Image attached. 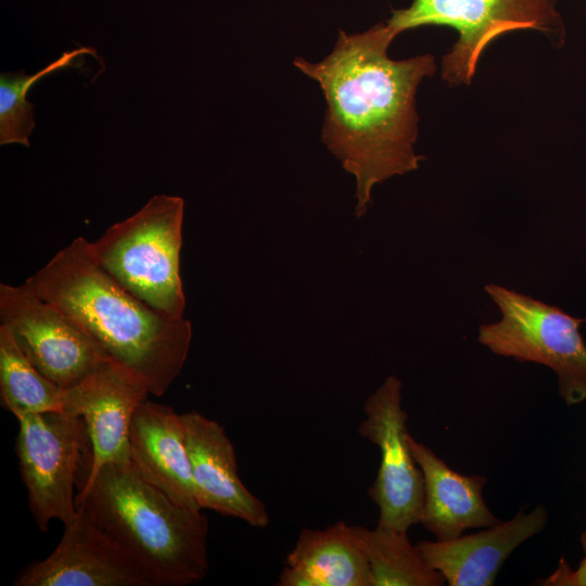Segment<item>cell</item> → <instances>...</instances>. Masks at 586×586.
Here are the masks:
<instances>
[{"label": "cell", "instance_id": "cell-1", "mask_svg": "<svg viewBox=\"0 0 586 586\" xmlns=\"http://www.w3.org/2000/svg\"><path fill=\"white\" fill-rule=\"evenodd\" d=\"M397 34L379 23L364 33H339L333 51L318 63L294 65L316 80L327 110L322 141L356 179L355 214L364 216L374 184L419 168L416 92L436 69L430 54L392 60Z\"/></svg>", "mask_w": 586, "mask_h": 586}, {"label": "cell", "instance_id": "cell-2", "mask_svg": "<svg viewBox=\"0 0 586 586\" xmlns=\"http://www.w3.org/2000/svg\"><path fill=\"white\" fill-rule=\"evenodd\" d=\"M25 282L141 377L150 394L164 395L180 374L191 322L165 317L124 289L98 264L86 238L74 239Z\"/></svg>", "mask_w": 586, "mask_h": 586}, {"label": "cell", "instance_id": "cell-3", "mask_svg": "<svg viewBox=\"0 0 586 586\" xmlns=\"http://www.w3.org/2000/svg\"><path fill=\"white\" fill-rule=\"evenodd\" d=\"M76 505L138 566L150 586H188L208 573L207 517L141 479L130 463L79 477Z\"/></svg>", "mask_w": 586, "mask_h": 586}, {"label": "cell", "instance_id": "cell-4", "mask_svg": "<svg viewBox=\"0 0 586 586\" xmlns=\"http://www.w3.org/2000/svg\"><path fill=\"white\" fill-rule=\"evenodd\" d=\"M184 200L152 196L90 242L98 264L124 289L170 319L184 318L180 276Z\"/></svg>", "mask_w": 586, "mask_h": 586}, {"label": "cell", "instance_id": "cell-5", "mask_svg": "<svg viewBox=\"0 0 586 586\" xmlns=\"http://www.w3.org/2000/svg\"><path fill=\"white\" fill-rule=\"evenodd\" d=\"M485 291L500 319L480 326L477 341L493 354L550 368L561 398L572 406L586 399V344L579 332L585 319L506 286Z\"/></svg>", "mask_w": 586, "mask_h": 586}, {"label": "cell", "instance_id": "cell-6", "mask_svg": "<svg viewBox=\"0 0 586 586\" xmlns=\"http://www.w3.org/2000/svg\"><path fill=\"white\" fill-rule=\"evenodd\" d=\"M387 25L398 35L425 25L455 28L459 39L443 58L442 77L469 84L484 48L497 36L518 29L562 35L556 0H413L394 11Z\"/></svg>", "mask_w": 586, "mask_h": 586}, {"label": "cell", "instance_id": "cell-7", "mask_svg": "<svg viewBox=\"0 0 586 586\" xmlns=\"http://www.w3.org/2000/svg\"><path fill=\"white\" fill-rule=\"evenodd\" d=\"M15 451L28 506L39 530L52 520L64 525L78 515L74 487L88 454L81 418L64 412H17Z\"/></svg>", "mask_w": 586, "mask_h": 586}, {"label": "cell", "instance_id": "cell-8", "mask_svg": "<svg viewBox=\"0 0 586 586\" xmlns=\"http://www.w3.org/2000/svg\"><path fill=\"white\" fill-rule=\"evenodd\" d=\"M402 388L397 377L384 380L364 405L366 418L358 425V434L380 450L378 474L368 489L379 509L377 525L408 532L420 522L424 483L409 445Z\"/></svg>", "mask_w": 586, "mask_h": 586}, {"label": "cell", "instance_id": "cell-9", "mask_svg": "<svg viewBox=\"0 0 586 586\" xmlns=\"http://www.w3.org/2000/svg\"><path fill=\"white\" fill-rule=\"evenodd\" d=\"M0 321L30 362L68 390L109 359L100 345L26 282L0 284Z\"/></svg>", "mask_w": 586, "mask_h": 586}, {"label": "cell", "instance_id": "cell-10", "mask_svg": "<svg viewBox=\"0 0 586 586\" xmlns=\"http://www.w3.org/2000/svg\"><path fill=\"white\" fill-rule=\"evenodd\" d=\"M149 394L141 377L112 358L64 390L62 412L81 418L88 437L89 449L80 476H91L109 463H130L131 420Z\"/></svg>", "mask_w": 586, "mask_h": 586}, {"label": "cell", "instance_id": "cell-11", "mask_svg": "<svg viewBox=\"0 0 586 586\" xmlns=\"http://www.w3.org/2000/svg\"><path fill=\"white\" fill-rule=\"evenodd\" d=\"M12 585L150 586L138 566L81 509L64 525L55 549L22 569Z\"/></svg>", "mask_w": 586, "mask_h": 586}, {"label": "cell", "instance_id": "cell-12", "mask_svg": "<svg viewBox=\"0 0 586 586\" xmlns=\"http://www.w3.org/2000/svg\"><path fill=\"white\" fill-rule=\"evenodd\" d=\"M180 418L199 507L265 528L270 522L267 507L242 483L225 428L194 410Z\"/></svg>", "mask_w": 586, "mask_h": 586}, {"label": "cell", "instance_id": "cell-13", "mask_svg": "<svg viewBox=\"0 0 586 586\" xmlns=\"http://www.w3.org/2000/svg\"><path fill=\"white\" fill-rule=\"evenodd\" d=\"M548 522L543 505L519 511L511 520L449 540L417 544L426 562L450 586H492L506 559Z\"/></svg>", "mask_w": 586, "mask_h": 586}, {"label": "cell", "instance_id": "cell-14", "mask_svg": "<svg viewBox=\"0 0 586 586\" xmlns=\"http://www.w3.org/2000/svg\"><path fill=\"white\" fill-rule=\"evenodd\" d=\"M129 460L135 472L178 505L202 510L196 501L184 429L170 406L143 400L129 430Z\"/></svg>", "mask_w": 586, "mask_h": 586}, {"label": "cell", "instance_id": "cell-15", "mask_svg": "<svg viewBox=\"0 0 586 586\" xmlns=\"http://www.w3.org/2000/svg\"><path fill=\"white\" fill-rule=\"evenodd\" d=\"M409 445L423 474L424 496L419 523L437 540L454 539L468 528H485L500 522L483 499L485 476L454 471L411 435Z\"/></svg>", "mask_w": 586, "mask_h": 586}, {"label": "cell", "instance_id": "cell-16", "mask_svg": "<svg viewBox=\"0 0 586 586\" xmlns=\"http://www.w3.org/2000/svg\"><path fill=\"white\" fill-rule=\"evenodd\" d=\"M277 586H371L367 556L353 525L301 530Z\"/></svg>", "mask_w": 586, "mask_h": 586}, {"label": "cell", "instance_id": "cell-17", "mask_svg": "<svg viewBox=\"0 0 586 586\" xmlns=\"http://www.w3.org/2000/svg\"><path fill=\"white\" fill-rule=\"evenodd\" d=\"M367 556L371 586H442L445 578L424 559L407 532L353 525Z\"/></svg>", "mask_w": 586, "mask_h": 586}, {"label": "cell", "instance_id": "cell-18", "mask_svg": "<svg viewBox=\"0 0 586 586\" xmlns=\"http://www.w3.org/2000/svg\"><path fill=\"white\" fill-rule=\"evenodd\" d=\"M1 405L17 412H62L63 393L44 377L18 347L10 330L0 323Z\"/></svg>", "mask_w": 586, "mask_h": 586}, {"label": "cell", "instance_id": "cell-19", "mask_svg": "<svg viewBox=\"0 0 586 586\" xmlns=\"http://www.w3.org/2000/svg\"><path fill=\"white\" fill-rule=\"evenodd\" d=\"M94 54V49L81 47L62 55L31 75L24 71L0 75V144L18 143L30 146L29 137L36 126L34 104L26 100L27 92L41 78L56 71L73 66L84 54Z\"/></svg>", "mask_w": 586, "mask_h": 586}, {"label": "cell", "instance_id": "cell-20", "mask_svg": "<svg viewBox=\"0 0 586 586\" xmlns=\"http://www.w3.org/2000/svg\"><path fill=\"white\" fill-rule=\"evenodd\" d=\"M583 559L575 569H572L568 562L561 558L555 572L544 578L539 585L545 586H586V531L579 537Z\"/></svg>", "mask_w": 586, "mask_h": 586}]
</instances>
